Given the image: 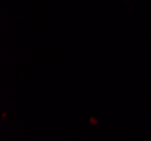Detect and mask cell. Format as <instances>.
Returning a JSON list of instances; mask_svg holds the SVG:
<instances>
[]
</instances>
